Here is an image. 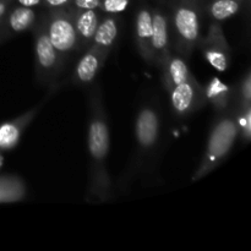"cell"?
Returning <instances> with one entry per match:
<instances>
[{
	"label": "cell",
	"instance_id": "obj_1",
	"mask_svg": "<svg viewBox=\"0 0 251 251\" xmlns=\"http://www.w3.org/2000/svg\"><path fill=\"white\" fill-rule=\"evenodd\" d=\"M110 146L109 123L103 103L102 91L93 87L90 92V117L87 127L88 199L107 202L113 198V184L108 172V154Z\"/></svg>",
	"mask_w": 251,
	"mask_h": 251
},
{
	"label": "cell",
	"instance_id": "obj_2",
	"mask_svg": "<svg viewBox=\"0 0 251 251\" xmlns=\"http://www.w3.org/2000/svg\"><path fill=\"white\" fill-rule=\"evenodd\" d=\"M167 5L174 51L188 60L202 38V0H178Z\"/></svg>",
	"mask_w": 251,
	"mask_h": 251
},
{
	"label": "cell",
	"instance_id": "obj_3",
	"mask_svg": "<svg viewBox=\"0 0 251 251\" xmlns=\"http://www.w3.org/2000/svg\"><path fill=\"white\" fill-rule=\"evenodd\" d=\"M238 136L239 125L237 119V107L233 105L229 109L218 113L208 136L205 153L191 180H200L217 168L232 151Z\"/></svg>",
	"mask_w": 251,
	"mask_h": 251
},
{
	"label": "cell",
	"instance_id": "obj_4",
	"mask_svg": "<svg viewBox=\"0 0 251 251\" xmlns=\"http://www.w3.org/2000/svg\"><path fill=\"white\" fill-rule=\"evenodd\" d=\"M163 137V119L158 105L145 102L135 118L136 163L139 167L151 162L158 152Z\"/></svg>",
	"mask_w": 251,
	"mask_h": 251
},
{
	"label": "cell",
	"instance_id": "obj_5",
	"mask_svg": "<svg viewBox=\"0 0 251 251\" xmlns=\"http://www.w3.org/2000/svg\"><path fill=\"white\" fill-rule=\"evenodd\" d=\"M32 32L34 37V66L37 78L43 85H50L63 70L65 61L49 41L46 29V14L38 16Z\"/></svg>",
	"mask_w": 251,
	"mask_h": 251
},
{
	"label": "cell",
	"instance_id": "obj_6",
	"mask_svg": "<svg viewBox=\"0 0 251 251\" xmlns=\"http://www.w3.org/2000/svg\"><path fill=\"white\" fill-rule=\"evenodd\" d=\"M46 29L49 41L64 61L77 50V34L71 7L48 10L46 14Z\"/></svg>",
	"mask_w": 251,
	"mask_h": 251
},
{
	"label": "cell",
	"instance_id": "obj_7",
	"mask_svg": "<svg viewBox=\"0 0 251 251\" xmlns=\"http://www.w3.org/2000/svg\"><path fill=\"white\" fill-rule=\"evenodd\" d=\"M167 92L169 95L172 110L179 118H185L193 114L207 103L205 90L198 82L195 76L173 86L167 90Z\"/></svg>",
	"mask_w": 251,
	"mask_h": 251
},
{
	"label": "cell",
	"instance_id": "obj_8",
	"mask_svg": "<svg viewBox=\"0 0 251 251\" xmlns=\"http://www.w3.org/2000/svg\"><path fill=\"white\" fill-rule=\"evenodd\" d=\"M206 60L218 71H226L229 66L232 51L225 36L221 22L213 21L206 36H202L199 46Z\"/></svg>",
	"mask_w": 251,
	"mask_h": 251
},
{
	"label": "cell",
	"instance_id": "obj_9",
	"mask_svg": "<svg viewBox=\"0 0 251 251\" xmlns=\"http://www.w3.org/2000/svg\"><path fill=\"white\" fill-rule=\"evenodd\" d=\"M172 50L171 27L168 10L152 6V37H151V65L161 68Z\"/></svg>",
	"mask_w": 251,
	"mask_h": 251
},
{
	"label": "cell",
	"instance_id": "obj_10",
	"mask_svg": "<svg viewBox=\"0 0 251 251\" xmlns=\"http://www.w3.org/2000/svg\"><path fill=\"white\" fill-rule=\"evenodd\" d=\"M37 20H38V12L36 7L22 6L15 2L0 22V43L32 29Z\"/></svg>",
	"mask_w": 251,
	"mask_h": 251
},
{
	"label": "cell",
	"instance_id": "obj_11",
	"mask_svg": "<svg viewBox=\"0 0 251 251\" xmlns=\"http://www.w3.org/2000/svg\"><path fill=\"white\" fill-rule=\"evenodd\" d=\"M110 51L90 46L83 50L73 73V80L76 85H90L97 77L100 69L104 66Z\"/></svg>",
	"mask_w": 251,
	"mask_h": 251
},
{
	"label": "cell",
	"instance_id": "obj_12",
	"mask_svg": "<svg viewBox=\"0 0 251 251\" xmlns=\"http://www.w3.org/2000/svg\"><path fill=\"white\" fill-rule=\"evenodd\" d=\"M151 37L152 6L146 1H141L135 16V41L140 55L149 64H151Z\"/></svg>",
	"mask_w": 251,
	"mask_h": 251
},
{
	"label": "cell",
	"instance_id": "obj_13",
	"mask_svg": "<svg viewBox=\"0 0 251 251\" xmlns=\"http://www.w3.org/2000/svg\"><path fill=\"white\" fill-rule=\"evenodd\" d=\"M74 25L77 34V50H85L92 43L102 12L98 9H74L71 7Z\"/></svg>",
	"mask_w": 251,
	"mask_h": 251
},
{
	"label": "cell",
	"instance_id": "obj_14",
	"mask_svg": "<svg viewBox=\"0 0 251 251\" xmlns=\"http://www.w3.org/2000/svg\"><path fill=\"white\" fill-rule=\"evenodd\" d=\"M41 107L42 103H39L37 107H33L32 109L27 110L26 113L17 117L16 119L2 123L0 125V151L11 150L19 144L22 132L33 122V119L36 118L37 113L39 112Z\"/></svg>",
	"mask_w": 251,
	"mask_h": 251
},
{
	"label": "cell",
	"instance_id": "obj_15",
	"mask_svg": "<svg viewBox=\"0 0 251 251\" xmlns=\"http://www.w3.org/2000/svg\"><path fill=\"white\" fill-rule=\"evenodd\" d=\"M159 69L162 71V81H163V86L166 90H169L171 87L184 82V81H188L194 76L188 66V60L176 51L173 53L172 50Z\"/></svg>",
	"mask_w": 251,
	"mask_h": 251
},
{
	"label": "cell",
	"instance_id": "obj_16",
	"mask_svg": "<svg viewBox=\"0 0 251 251\" xmlns=\"http://www.w3.org/2000/svg\"><path fill=\"white\" fill-rule=\"evenodd\" d=\"M120 15L102 14L91 46L112 51L120 32Z\"/></svg>",
	"mask_w": 251,
	"mask_h": 251
},
{
	"label": "cell",
	"instance_id": "obj_17",
	"mask_svg": "<svg viewBox=\"0 0 251 251\" xmlns=\"http://www.w3.org/2000/svg\"><path fill=\"white\" fill-rule=\"evenodd\" d=\"M203 90H205L207 102L212 103V105L218 113L225 112V110L233 107L232 102L234 96H233L232 88L226 85L218 77H213Z\"/></svg>",
	"mask_w": 251,
	"mask_h": 251
},
{
	"label": "cell",
	"instance_id": "obj_18",
	"mask_svg": "<svg viewBox=\"0 0 251 251\" xmlns=\"http://www.w3.org/2000/svg\"><path fill=\"white\" fill-rule=\"evenodd\" d=\"M245 0H210L205 11L216 22H223L239 12Z\"/></svg>",
	"mask_w": 251,
	"mask_h": 251
},
{
	"label": "cell",
	"instance_id": "obj_19",
	"mask_svg": "<svg viewBox=\"0 0 251 251\" xmlns=\"http://www.w3.org/2000/svg\"><path fill=\"white\" fill-rule=\"evenodd\" d=\"M24 194L25 186L16 179H0V201L19 200Z\"/></svg>",
	"mask_w": 251,
	"mask_h": 251
},
{
	"label": "cell",
	"instance_id": "obj_20",
	"mask_svg": "<svg viewBox=\"0 0 251 251\" xmlns=\"http://www.w3.org/2000/svg\"><path fill=\"white\" fill-rule=\"evenodd\" d=\"M237 119L239 125V135L244 144H248L251 137V105L243 108L237 107Z\"/></svg>",
	"mask_w": 251,
	"mask_h": 251
},
{
	"label": "cell",
	"instance_id": "obj_21",
	"mask_svg": "<svg viewBox=\"0 0 251 251\" xmlns=\"http://www.w3.org/2000/svg\"><path fill=\"white\" fill-rule=\"evenodd\" d=\"M251 105V74L250 70H247L244 77L242 78V82L239 85L238 91V108Z\"/></svg>",
	"mask_w": 251,
	"mask_h": 251
},
{
	"label": "cell",
	"instance_id": "obj_22",
	"mask_svg": "<svg viewBox=\"0 0 251 251\" xmlns=\"http://www.w3.org/2000/svg\"><path fill=\"white\" fill-rule=\"evenodd\" d=\"M129 4L130 0H100L98 10L102 14L120 15L127 9Z\"/></svg>",
	"mask_w": 251,
	"mask_h": 251
},
{
	"label": "cell",
	"instance_id": "obj_23",
	"mask_svg": "<svg viewBox=\"0 0 251 251\" xmlns=\"http://www.w3.org/2000/svg\"><path fill=\"white\" fill-rule=\"evenodd\" d=\"M43 4L47 10L69 9L73 5V0H43Z\"/></svg>",
	"mask_w": 251,
	"mask_h": 251
},
{
	"label": "cell",
	"instance_id": "obj_24",
	"mask_svg": "<svg viewBox=\"0 0 251 251\" xmlns=\"http://www.w3.org/2000/svg\"><path fill=\"white\" fill-rule=\"evenodd\" d=\"M100 0H73L74 9H98Z\"/></svg>",
	"mask_w": 251,
	"mask_h": 251
},
{
	"label": "cell",
	"instance_id": "obj_25",
	"mask_svg": "<svg viewBox=\"0 0 251 251\" xmlns=\"http://www.w3.org/2000/svg\"><path fill=\"white\" fill-rule=\"evenodd\" d=\"M15 4V0H0V22L4 19L6 12L9 11L10 7Z\"/></svg>",
	"mask_w": 251,
	"mask_h": 251
},
{
	"label": "cell",
	"instance_id": "obj_26",
	"mask_svg": "<svg viewBox=\"0 0 251 251\" xmlns=\"http://www.w3.org/2000/svg\"><path fill=\"white\" fill-rule=\"evenodd\" d=\"M15 2L22 6L27 7H38V6H44L43 0H15Z\"/></svg>",
	"mask_w": 251,
	"mask_h": 251
},
{
	"label": "cell",
	"instance_id": "obj_27",
	"mask_svg": "<svg viewBox=\"0 0 251 251\" xmlns=\"http://www.w3.org/2000/svg\"><path fill=\"white\" fill-rule=\"evenodd\" d=\"M174 1H178V0H162V2H166V4H171Z\"/></svg>",
	"mask_w": 251,
	"mask_h": 251
},
{
	"label": "cell",
	"instance_id": "obj_28",
	"mask_svg": "<svg viewBox=\"0 0 251 251\" xmlns=\"http://www.w3.org/2000/svg\"><path fill=\"white\" fill-rule=\"evenodd\" d=\"M0 162H1V161H0Z\"/></svg>",
	"mask_w": 251,
	"mask_h": 251
}]
</instances>
